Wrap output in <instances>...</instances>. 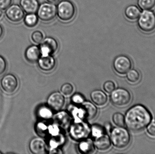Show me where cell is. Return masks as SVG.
Returning <instances> with one entry per match:
<instances>
[{"instance_id": "6da1fadb", "label": "cell", "mask_w": 155, "mask_h": 154, "mask_svg": "<svg viewBox=\"0 0 155 154\" xmlns=\"http://www.w3.org/2000/svg\"><path fill=\"white\" fill-rule=\"evenodd\" d=\"M125 124L133 132L142 131L152 122V115L144 106L136 105L130 108L126 113Z\"/></svg>"}, {"instance_id": "7a4b0ae2", "label": "cell", "mask_w": 155, "mask_h": 154, "mask_svg": "<svg viewBox=\"0 0 155 154\" xmlns=\"http://www.w3.org/2000/svg\"><path fill=\"white\" fill-rule=\"evenodd\" d=\"M110 139L113 145L118 149H124L129 146L131 143L130 133L124 127H117L112 129Z\"/></svg>"}, {"instance_id": "3957f363", "label": "cell", "mask_w": 155, "mask_h": 154, "mask_svg": "<svg viewBox=\"0 0 155 154\" xmlns=\"http://www.w3.org/2000/svg\"><path fill=\"white\" fill-rule=\"evenodd\" d=\"M76 14L74 4L69 0H63L57 6V14L61 20L65 22L72 20Z\"/></svg>"}, {"instance_id": "277c9868", "label": "cell", "mask_w": 155, "mask_h": 154, "mask_svg": "<svg viewBox=\"0 0 155 154\" xmlns=\"http://www.w3.org/2000/svg\"><path fill=\"white\" fill-rule=\"evenodd\" d=\"M110 96V100L113 105L119 107H124L130 104L132 95L127 90L123 88L115 89Z\"/></svg>"}, {"instance_id": "5b68a950", "label": "cell", "mask_w": 155, "mask_h": 154, "mask_svg": "<svg viewBox=\"0 0 155 154\" xmlns=\"http://www.w3.org/2000/svg\"><path fill=\"white\" fill-rule=\"evenodd\" d=\"M139 29L146 33H151L155 30V13L150 11H144L138 18Z\"/></svg>"}, {"instance_id": "8992f818", "label": "cell", "mask_w": 155, "mask_h": 154, "mask_svg": "<svg viewBox=\"0 0 155 154\" xmlns=\"http://www.w3.org/2000/svg\"><path fill=\"white\" fill-rule=\"evenodd\" d=\"M70 134L74 140H83L87 138L91 134V128L83 121L74 122L70 125Z\"/></svg>"}, {"instance_id": "52a82bcc", "label": "cell", "mask_w": 155, "mask_h": 154, "mask_svg": "<svg viewBox=\"0 0 155 154\" xmlns=\"http://www.w3.org/2000/svg\"><path fill=\"white\" fill-rule=\"evenodd\" d=\"M57 14V6L54 4L44 2L39 5L37 11L38 18L45 22L53 20Z\"/></svg>"}, {"instance_id": "ba28073f", "label": "cell", "mask_w": 155, "mask_h": 154, "mask_svg": "<svg viewBox=\"0 0 155 154\" xmlns=\"http://www.w3.org/2000/svg\"><path fill=\"white\" fill-rule=\"evenodd\" d=\"M0 86L2 91L5 94H14L19 86L17 78L13 74H7L3 77L0 82Z\"/></svg>"}, {"instance_id": "9c48e42d", "label": "cell", "mask_w": 155, "mask_h": 154, "mask_svg": "<svg viewBox=\"0 0 155 154\" xmlns=\"http://www.w3.org/2000/svg\"><path fill=\"white\" fill-rule=\"evenodd\" d=\"M113 66L116 72L120 75H124L132 68V61L127 56L120 55L115 59Z\"/></svg>"}, {"instance_id": "30bf717a", "label": "cell", "mask_w": 155, "mask_h": 154, "mask_svg": "<svg viewBox=\"0 0 155 154\" xmlns=\"http://www.w3.org/2000/svg\"><path fill=\"white\" fill-rule=\"evenodd\" d=\"M5 15L8 20L13 23L20 22L25 17V12L20 5H10L5 10Z\"/></svg>"}, {"instance_id": "8fae6325", "label": "cell", "mask_w": 155, "mask_h": 154, "mask_svg": "<svg viewBox=\"0 0 155 154\" xmlns=\"http://www.w3.org/2000/svg\"><path fill=\"white\" fill-rule=\"evenodd\" d=\"M40 49L42 56L52 55L58 50L59 44L54 38L47 37L41 43Z\"/></svg>"}, {"instance_id": "7c38bea8", "label": "cell", "mask_w": 155, "mask_h": 154, "mask_svg": "<svg viewBox=\"0 0 155 154\" xmlns=\"http://www.w3.org/2000/svg\"><path fill=\"white\" fill-rule=\"evenodd\" d=\"M64 104L65 98L63 95L59 92H53L47 99L48 107L54 111H61Z\"/></svg>"}, {"instance_id": "4fadbf2b", "label": "cell", "mask_w": 155, "mask_h": 154, "mask_svg": "<svg viewBox=\"0 0 155 154\" xmlns=\"http://www.w3.org/2000/svg\"><path fill=\"white\" fill-rule=\"evenodd\" d=\"M29 148L30 152L34 154H45L47 153L45 142L39 137H35L31 140Z\"/></svg>"}, {"instance_id": "5bb4252c", "label": "cell", "mask_w": 155, "mask_h": 154, "mask_svg": "<svg viewBox=\"0 0 155 154\" xmlns=\"http://www.w3.org/2000/svg\"><path fill=\"white\" fill-rule=\"evenodd\" d=\"M54 119L55 124L62 128H68L71 125V117L66 111H58L54 117Z\"/></svg>"}, {"instance_id": "9a60e30c", "label": "cell", "mask_w": 155, "mask_h": 154, "mask_svg": "<svg viewBox=\"0 0 155 154\" xmlns=\"http://www.w3.org/2000/svg\"><path fill=\"white\" fill-rule=\"evenodd\" d=\"M39 68L45 71H51L55 66V60L52 55L41 57L38 60Z\"/></svg>"}, {"instance_id": "2e32d148", "label": "cell", "mask_w": 155, "mask_h": 154, "mask_svg": "<svg viewBox=\"0 0 155 154\" xmlns=\"http://www.w3.org/2000/svg\"><path fill=\"white\" fill-rule=\"evenodd\" d=\"M111 141L107 134H104L100 136L95 138L94 142L95 147L101 151H107L111 147Z\"/></svg>"}, {"instance_id": "e0dca14e", "label": "cell", "mask_w": 155, "mask_h": 154, "mask_svg": "<svg viewBox=\"0 0 155 154\" xmlns=\"http://www.w3.org/2000/svg\"><path fill=\"white\" fill-rule=\"evenodd\" d=\"M40 47L36 45L29 46L25 52V58L29 62H35L38 61L41 56Z\"/></svg>"}, {"instance_id": "ac0fdd59", "label": "cell", "mask_w": 155, "mask_h": 154, "mask_svg": "<svg viewBox=\"0 0 155 154\" xmlns=\"http://www.w3.org/2000/svg\"><path fill=\"white\" fill-rule=\"evenodd\" d=\"M20 6L27 14L35 13L39 8L38 0H20Z\"/></svg>"}, {"instance_id": "d6986e66", "label": "cell", "mask_w": 155, "mask_h": 154, "mask_svg": "<svg viewBox=\"0 0 155 154\" xmlns=\"http://www.w3.org/2000/svg\"><path fill=\"white\" fill-rule=\"evenodd\" d=\"M81 107L84 111L85 118L88 120H92L96 116L97 113V108L89 101H84L81 104Z\"/></svg>"}, {"instance_id": "ffe728a7", "label": "cell", "mask_w": 155, "mask_h": 154, "mask_svg": "<svg viewBox=\"0 0 155 154\" xmlns=\"http://www.w3.org/2000/svg\"><path fill=\"white\" fill-rule=\"evenodd\" d=\"M90 97L92 101L99 106L105 105L107 101V96L101 90H96L92 91L90 94Z\"/></svg>"}, {"instance_id": "44dd1931", "label": "cell", "mask_w": 155, "mask_h": 154, "mask_svg": "<svg viewBox=\"0 0 155 154\" xmlns=\"http://www.w3.org/2000/svg\"><path fill=\"white\" fill-rule=\"evenodd\" d=\"M79 151L83 153L92 154L94 152V143L90 139L82 140L78 145Z\"/></svg>"}, {"instance_id": "7402d4cb", "label": "cell", "mask_w": 155, "mask_h": 154, "mask_svg": "<svg viewBox=\"0 0 155 154\" xmlns=\"http://www.w3.org/2000/svg\"><path fill=\"white\" fill-rule=\"evenodd\" d=\"M124 13L127 19L130 20L134 21L139 18L141 14V11L136 5H130L126 8Z\"/></svg>"}, {"instance_id": "603a6c76", "label": "cell", "mask_w": 155, "mask_h": 154, "mask_svg": "<svg viewBox=\"0 0 155 154\" xmlns=\"http://www.w3.org/2000/svg\"><path fill=\"white\" fill-rule=\"evenodd\" d=\"M38 18L35 13L27 14L25 16L24 22L27 27L32 28L37 25L38 23Z\"/></svg>"}, {"instance_id": "cb8c5ba5", "label": "cell", "mask_w": 155, "mask_h": 154, "mask_svg": "<svg viewBox=\"0 0 155 154\" xmlns=\"http://www.w3.org/2000/svg\"><path fill=\"white\" fill-rule=\"evenodd\" d=\"M52 109L49 107L42 106L39 108L37 111V115L40 118L47 120L53 117Z\"/></svg>"}, {"instance_id": "d4e9b609", "label": "cell", "mask_w": 155, "mask_h": 154, "mask_svg": "<svg viewBox=\"0 0 155 154\" xmlns=\"http://www.w3.org/2000/svg\"><path fill=\"white\" fill-rule=\"evenodd\" d=\"M127 80L133 84L138 83L141 79V74L137 70L131 69L127 73Z\"/></svg>"}, {"instance_id": "484cf974", "label": "cell", "mask_w": 155, "mask_h": 154, "mask_svg": "<svg viewBox=\"0 0 155 154\" xmlns=\"http://www.w3.org/2000/svg\"><path fill=\"white\" fill-rule=\"evenodd\" d=\"M71 110L75 122H80L85 118L84 111L81 107L79 108H76V107H73Z\"/></svg>"}, {"instance_id": "4316f807", "label": "cell", "mask_w": 155, "mask_h": 154, "mask_svg": "<svg viewBox=\"0 0 155 154\" xmlns=\"http://www.w3.org/2000/svg\"><path fill=\"white\" fill-rule=\"evenodd\" d=\"M137 4L144 11H150L155 7V0H138Z\"/></svg>"}, {"instance_id": "83f0119b", "label": "cell", "mask_w": 155, "mask_h": 154, "mask_svg": "<svg viewBox=\"0 0 155 154\" xmlns=\"http://www.w3.org/2000/svg\"><path fill=\"white\" fill-rule=\"evenodd\" d=\"M36 134L41 137H45L48 134V126L42 122H38L35 127Z\"/></svg>"}, {"instance_id": "f1b7e54d", "label": "cell", "mask_w": 155, "mask_h": 154, "mask_svg": "<svg viewBox=\"0 0 155 154\" xmlns=\"http://www.w3.org/2000/svg\"><path fill=\"white\" fill-rule=\"evenodd\" d=\"M113 121L117 127H124L125 125L124 116L120 113H116L113 115Z\"/></svg>"}, {"instance_id": "f546056e", "label": "cell", "mask_w": 155, "mask_h": 154, "mask_svg": "<svg viewBox=\"0 0 155 154\" xmlns=\"http://www.w3.org/2000/svg\"><path fill=\"white\" fill-rule=\"evenodd\" d=\"M31 39L34 43L40 44L44 39V34L40 31H35L31 34Z\"/></svg>"}, {"instance_id": "4dcf8cb0", "label": "cell", "mask_w": 155, "mask_h": 154, "mask_svg": "<svg viewBox=\"0 0 155 154\" xmlns=\"http://www.w3.org/2000/svg\"><path fill=\"white\" fill-rule=\"evenodd\" d=\"M61 92L64 96H71L74 91V87L70 83H65L62 85L61 89Z\"/></svg>"}, {"instance_id": "1f68e13d", "label": "cell", "mask_w": 155, "mask_h": 154, "mask_svg": "<svg viewBox=\"0 0 155 154\" xmlns=\"http://www.w3.org/2000/svg\"><path fill=\"white\" fill-rule=\"evenodd\" d=\"M91 133L94 137L96 138L104 134V130L102 127L98 125H94L91 128Z\"/></svg>"}, {"instance_id": "d6a6232c", "label": "cell", "mask_w": 155, "mask_h": 154, "mask_svg": "<svg viewBox=\"0 0 155 154\" xmlns=\"http://www.w3.org/2000/svg\"><path fill=\"white\" fill-rule=\"evenodd\" d=\"M48 134L51 135L52 137H55L60 135V126L57 124L50 125L48 126Z\"/></svg>"}, {"instance_id": "836d02e7", "label": "cell", "mask_w": 155, "mask_h": 154, "mask_svg": "<svg viewBox=\"0 0 155 154\" xmlns=\"http://www.w3.org/2000/svg\"><path fill=\"white\" fill-rule=\"evenodd\" d=\"M115 84L113 81L108 80L106 81L104 84V90L107 93H111L115 89Z\"/></svg>"}, {"instance_id": "e575fe53", "label": "cell", "mask_w": 155, "mask_h": 154, "mask_svg": "<svg viewBox=\"0 0 155 154\" xmlns=\"http://www.w3.org/2000/svg\"><path fill=\"white\" fill-rule=\"evenodd\" d=\"M147 134L151 137L155 138V122H151L147 127Z\"/></svg>"}, {"instance_id": "d590c367", "label": "cell", "mask_w": 155, "mask_h": 154, "mask_svg": "<svg viewBox=\"0 0 155 154\" xmlns=\"http://www.w3.org/2000/svg\"><path fill=\"white\" fill-rule=\"evenodd\" d=\"M71 100L74 104L81 105L84 101V99L83 96L80 94H75L72 97Z\"/></svg>"}, {"instance_id": "8d00e7d4", "label": "cell", "mask_w": 155, "mask_h": 154, "mask_svg": "<svg viewBox=\"0 0 155 154\" xmlns=\"http://www.w3.org/2000/svg\"><path fill=\"white\" fill-rule=\"evenodd\" d=\"M7 68L6 61L2 56H0V76L5 72Z\"/></svg>"}, {"instance_id": "74e56055", "label": "cell", "mask_w": 155, "mask_h": 154, "mask_svg": "<svg viewBox=\"0 0 155 154\" xmlns=\"http://www.w3.org/2000/svg\"><path fill=\"white\" fill-rule=\"evenodd\" d=\"M12 0H0V10H5L12 5Z\"/></svg>"}, {"instance_id": "f35d334b", "label": "cell", "mask_w": 155, "mask_h": 154, "mask_svg": "<svg viewBox=\"0 0 155 154\" xmlns=\"http://www.w3.org/2000/svg\"><path fill=\"white\" fill-rule=\"evenodd\" d=\"M49 2L51 3L54 4H55L58 3L59 2H60V1L61 0H47Z\"/></svg>"}, {"instance_id": "ab89813d", "label": "cell", "mask_w": 155, "mask_h": 154, "mask_svg": "<svg viewBox=\"0 0 155 154\" xmlns=\"http://www.w3.org/2000/svg\"><path fill=\"white\" fill-rule=\"evenodd\" d=\"M4 30L2 25L0 24V39L2 38V36L3 35Z\"/></svg>"}, {"instance_id": "60d3db41", "label": "cell", "mask_w": 155, "mask_h": 154, "mask_svg": "<svg viewBox=\"0 0 155 154\" xmlns=\"http://www.w3.org/2000/svg\"><path fill=\"white\" fill-rule=\"evenodd\" d=\"M3 15V13L2 10H0V19H2Z\"/></svg>"}, {"instance_id": "b9f144b4", "label": "cell", "mask_w": 155, "mask_h": 154, "mask_svg": "<svg viewBox=\"0 0 155 154\" xmlns=\"http://www.w3.org/2000/svg\"><path fill=\"white\" fill-rule=\"evenodd\" d=\"M0 154H2V153H1V152H0Z\"/></svg>"}]
</instances>
